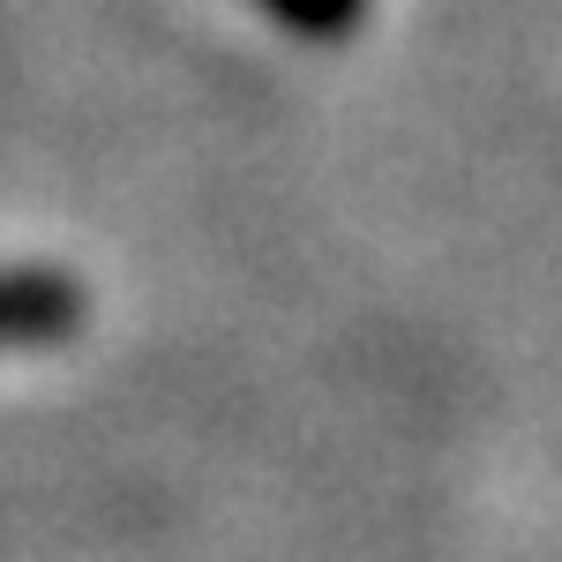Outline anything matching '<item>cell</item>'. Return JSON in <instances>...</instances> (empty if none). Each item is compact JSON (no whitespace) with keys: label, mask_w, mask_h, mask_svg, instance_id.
I'll list each match as a JSON object with an SVG mask.
<instances>
[{"label":"cell","mask_w":562,"mask_h":562,"mask_svg":"<svg viewBox=\"0 0 562 562\" xmlns=\"http://www.w3.org/2000/svg\"><path fill=\"white\" fill-rule=\"evenodd\" d=\"M83 315V293L60 270H0V346H53Z\"/></svg>","instance_id":"obj_1"}]
</instances>
